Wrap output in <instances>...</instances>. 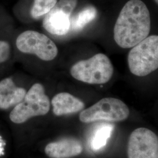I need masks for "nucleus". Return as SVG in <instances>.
<instances>
[{"mask_svg":"<svg viewBox=\"0 0 158 158\" xmlns=\"http://www.w3.org/2000/svg\"><path fill=\"white\" fill-rule=\"evenodd\" d=\"M114 67L110 59L103 53L76 63L70 69L74 79L90 85H102L113 77Z\"/></svg>","mask_w":158,"mask_h":158,"instance_id":"f03ea898","label":"nucleus"},{"mask_svg":"<svg viewBox=\"0 0 158 158\" xmlns=\"http://www.w3.org/2000/svg\"><path fill=\"white\" fill-rule=\"evenodd\" d=\"M131 48L127 59L131 73L144 77L158 69V35L148 36Z\"/></svg>","mask_w":158,"mask_h":158,"instance_id":"7ed1b4c3","label":"nucleus"},{"mask_svg":"<svg viewBox=\"0 0 158 158\" xmlns=\"http://www.w3.org/2000/svg\"><path fill=\"white\" fill-rule=\"evenodd\" d=\"M27 91L17 87L11 77L0 81V109L7 110L23 101Z\"/></svg>","mask_w":158,"mask_h":158,"instance_id":"9d476101","label":"nucleus"},{"mask_svg":"<svg viewBox=\"0 0 158 158\" xmlns=\"http://www.w3.org/2000/svg\"><path fill=\"white\" fill-rule=\"evenodd\" d=\"M155 1L156 2V3L158 4V0H155Z\"/></svg>","mask_w":158,"mask_h":158,"instance_id":"dca6fc26","label":"nucleus"},{"mask_svg":"<svg viewBox=\"0 0 158 158\" xmlns=\"http://www.w3.org/2000/svg\"><path fill=\"white\" fill-rule=\"evenodd\" d=\"M113 129V125L104 124L97 130L91 141L92 149L97 151L105 147L108 139L111 135Z\"/></svg>","mask_w":158,"mask_h":158,"instance_id":"ddd939ff","label":"nucleus"},{"mask_svg":"<svg viewBox=\"0 0 158 158\" xmlns=\"http://www.w3.org/2000/svg\"><path fill=\"white\" fill-rule=\"evenodd\" d=\"M50 108L51 102L44 85L37 83L27 91L23 101L14 107L10 118L15 124H21L34 117L45 115Z\"/></svg>","mask_w":158,"mask_h":158,"instance_id":"20e7f679","label":"nucleus"},{"mask_svg":"<svg viewBox=\"0 0 158 158\" xmlns=\"http://www.w3.org/2000/svg\"><path fill=\"white\" fill-rule=\"evenodd\" d=\"M11 55V46L6 40H0V64L6 62Z\"/></svg>","mask_w":158,"mask_h":158,"instance_id":"2eb2a0df","label":"nucleus"},{"mask_svg":"<svg viewBox=\"0 0 158 158\" xmlns=\"http://www.w3.org/2000/svg\"><path fill=\"white\" fill-rule=\"evenodd\" d=\"M150 12L141 0H130L123 7L114 28V39L124 49L137 45L151 31Z\"/></svg>","mask_w":158,"mask_h":158,"instance_id":"f257e3e1","label":"nucleus"},{"mask_svg":"<svg viewBox=\"0 0 158 158\" xmlns=\"http://www.w3.org/2000/svg\"><path fill=\"white\" fill-rule=\"evenodd\" d=\"M51 104L53 112L56 116L78 113L83 110L85 103L69 93H60L53 97Z\"/></svg>","mask_w":158,"mask_h":158,"instance_id":"9b49d317","label":"nucleus"},{"mask_svg":"<svg viewBox=\"0 0 158 158\" xmlns=\"http://www.w3.org/2000/svg\"><path fill=\"white\" fill-rule=\"evenodd\" d=\"M129 115V108L124 102L118 98L106 97L83 110L80 114L79 119L83 123L98 121L119 122L125 120Z\"/></svg>","mask_w":158,"mask_h":158,"instance_id":"39448f33","label":"nucleus"},{"mask_svg":"<svg viewBox=\"0 0 158 158\" xmlns=\"http://www.w3.org/2000/svg\"><path fill=\"white\" fill-rule=\"evenodd\" d=\"M128 158H158V138L151 130L139 128L131 134L127 147Z\"/></svg>","mask_w":158,"mask_h":158,"instance_id":"6e6552de","label":"nucleus"},{"mask_svg":"<svg viewBox=\"0 0 158 158\" xmlns=\"http://www.w3.org/2000/svg\"><path fill=\"white\" fill-rule=\"evenodd\" d=\"M83 151L81 143L73 138L64 139L48 143L45 152L51 158H70L79 155Z\"/></svg>","mask_w":158,"mask_h":158,"instance_id":"1a4fd4ad","label":"nucleus"},{"mask_svg":"<svg viewBox=\"0 0 158 158\" xmlns=\"http://www.w3.org/2000/svg\"><path fill=\"white\" fill-rule=\"evenodd\" d=\"M15 44L21 53L34 55L46 62L53 60L58 54L55 42L45 34L35 31L28 30L19 34Z\"/></svg>","mask_w":158,"mask_h":158,"instance_id":"423d86ee","label":"nucleus"},{"mask_svg":"<svg viewBox=\"0 0 158 158\" xmlns=\"http://www.w3.org/2000/svg\"><path fill=\"white\" fill-rule=\"evenodd\" d=\"M57 0H34L31 10V15L35 19H38L46 15L55 6Z\"/></svg>","mask_w":158,"mask_h":158,"instance_id":"4468645a","label":"nucleus"},{"mask_svg":"<svg viewBox=\"0 0 158 158\" xmlns=\"http://www.w3.org/2000/svg\"><path fill=\"white\" fill-rule=\"evenodd\" d=\"M97 14L96 8L88 6L77 13L70 20V26L74 31L81 30L85 26L93 21Z\"/></svg>","mask_w":158,"mask_h":158,"instance_id":"f8f14e48","label":"nucleus"},{"mask_svg":"<svg viewBox=\"0 0 158 158\" xmlns=\"http://www.w3.org/2000/svg\"><path fill=\"white\" fill-rule=\"evenodd\" d=\"M78 0H59L44 17L42 25L49 34L64 36L70 29V15L77 5Z\"/></svg>","mask_w":158,"mask_h":158,"instance_id":"0eeeda50","label":"nucleus"}]
</instances>
